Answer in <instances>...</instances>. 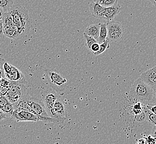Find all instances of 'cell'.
Returning <instances> with one entry per match:
<instances>
[{"instance_id": "cell-10", "label": "cell", "mask_w": 156, "mask_h": 144, "mask_svg": "<svg viewBox=\"0 0 156 144\" xmlns=\"http://www.w3.org/2000/svg\"><path fill=\"white\" fill-rule=\"evenodd\" d=\"M47 77L49 83L57 88H63L66 84V79L63 77L60 74L55 70H48Z\"/></svg>"}, {"instance_id": "cell-21", "label": "cell", "mask_w": 156, "mask_h": 144, "mask_svg": "<svg viewBox=\"0 0 156 144\" xmlns=\"http://www.w3.org/2000/svg\"><path fill=\"white\" fill-rule=\"evenodd\" d=\"M93 2L98 3L103 7H108L117 3V0H93Z\"/></svg>"}, {"instance_id": "cell-26", "label": "cell", "mask_w": 156, "mask_h": 144, "mask_svg": "<svg viewBox=\"0 0 156 144\" xmlns=\"http://www.w3.org/2000/svg\"><path fill=\"white\" fill-rule=\"evenodd\" d=\"M5 37L3 34V26L2 20H0V41L2 42L5 40Z\"/></svg>"}, {"instance_id": "cell-12", "label": "cell", "mask_w": 156, "mask_h": 144, "mask_svg": "<svg viewBox=\"0 0 156 144\" xmlns=\"http://www.w3.org/2000/svg\"><path fill=\"white\" fill-rule=\"evenodd\" d=\"M121 9V7L119 3L111 7H104L102 20L108 22L112 21L120 13Z\"/></svg>"}, {"instance_id": "cell-24", "label": "cell", "mask_w": 156, "mask_h": 144, "mask_svg": "<svg viewBox=\"0 0 156 144\" xmlns=\"http://www.w3.org/2000/svg\"><path fill=\"white\" fill-rule=\"evenodd\" d=\"M5 62V60L3 59V58L0 57V81L5 78V73H4V70L3 69V63Z\"/></svg>"}, {"instance_id": "cell-11", "label": "cell", "mask_w": 156, "mask_h": 144, "mask_svg": "<svg viewBox=\"0 0 156 144\" xmlns=\"http://www.w3.org/2000/svg\"><path fill=\"white\" fill-rule=\"evenodd\" d=\"M53 112H54V118L60 121H64L66 119V110L65 107L62 100L58 98L55 100L53 105Z\"/></svg>"}, {"instance_id": "cell-6", "label": "cell", "mask_w": 156, "mask_h": 144, "mask_svg": "<svg viewBox=\"0 0 156 144\" xmlns=\"http://www.w3.org/2000/svg\"><path fill=\"white\" fill-rule=\"evenodd\" d=\"M3 69L5 78L10 81L27 83L24 74L16 67L5 61L3 64Z\"/></svg>"}, {"instance_id": "cell-3", "label": "cell", "mask_w": 156, "mask_h": 144, "mask_svg": "<svg viewBox=\"0 0 156 144\" xmlns=\"http://www.w3.org/2000/svg\"><path fill=\"white\" fill-rule=\"evenodd\" d=\"M28 83L12 81L9 90L6 94V98L14 108L21 100L24 99L27 94Z\"/></svg>"}, {"instance_id": "cell-25", "label": "cell", "mask_w": 156, "mask_h": 144, "mask_svg": "<svg viewBox=\"0 0 156 144\" xmlns=\"http://www.w3.org/2000/svg\"><path fill=\"white\" fill-rule=\"evenodd\" d=\"M9 102L6 96L0 95V108L3 107L4 105H6Z\"/></svg>"}, {"instance_id": "cell-2", "label": "cell", "mask_w": 156, "mask_h": 144, "mask_svg": "<svg viewBox=\"0 0 156 144\" xmlns=\"http://www.w3.org/2000/svg\"><path fill=\"white\" fill-rule=\"evenodd\" d=\"M155 92L139 78L134 81L129 90L132 99L142 103H150L153 100Z\"/></svg>"}, {"instance_id": "cell-9", "label": "cell", "mask_w": 156, "mask_h": 144, "mask_svg": "<svg viewBox=\"0 0 156 144\" xmlns=\"http://www.w3.org/2000/svg\"><path fill=\"white\" fill-rule=\"evenodd\" d=\"M140 78L144 83L149 85L156 92V67L147 70L144 72Z\"/></svg>"}, {"instance_id": "cell-27", "label": "cell", "mask_w": 156, "mask_h": 144, "mask_svg": "<svg viewBox=\"0 0 156 144\" xmlns=\"http://www.w3.org/2000/svg\"><path fill=\"white\" fill-rule=\"evenodd\" d=\"M99 45H100V43H99L98 42H96L91 46L90 50H91V51L94 54L99 51Z\"/></svg>"}, {"instance_id": "cell-16", "label": "cell", "mask_w": 156, "mask_h": 144, "mask_svg": "<svg viewBox=\"0 0 156 144\" xmlns=\"http://www.w3.org/2000/svg\"><path fill=\"white\" fill-rule=\"evenodd\" d=\"M142 106V111L144 114L145 119H146L150 123L153 125V126H155L156 124V114L151 111L148 109H147L143 103Z\"/></svg>"}, {"instance_id": "cell-7", "label": "cell", "mask_w": 156, "mask_h": 144, "mask_svg": "<svg viewBox=\"0 0 156 144\" xmlns=\"http://www.w3.org/2000/svg\"><path fill=\"white\" fill-rule=\"evenodd\" d=\"M58 98L57 93L53 89H49L45 90L42 94L41 100L44 105L46 111L50 117L54 118L53 105Z\"/></svg>"}, {"instance_id": "cell-15", "label": "cell", "mask_w": 156, "mask_h": 144, "mask_svg": "<svg viewBox=\"0 0 156 144\" xmlns=\"http://www.w3.org/2000/svg\"><path fill=\"white\" fill-rule=\"evenodd\" d=\"M3 34L5 37H8L10 39H21L16 26L3 27Z\"/></svg>"}, {"instance_id": "cell-20", "label": "cell", "mask_w": 156, "mask_h": 144, "mask_svg": "<svg viewBox=\"0 0 156 144\" xmlns=\"http://www.w3.org/2000/svg\"><path fill=\"white\" fill-rule=\"evenodd\" d=\"M110 47V41L107 38L104 42L101 43H100L99 49L98 51L95 53V56H99L100 54H102L104 52Z\"/></svg>"}, {"instance_id": "cell-17", "label": "cell", "mask_w": 156, "mask_h": 144, "mask_svg": "<svg viewBox=\"0 0 156 144\" xmlns=\"http://www.w3.org/2000/svg\"><path fill=\"white\" fill-rule=\"evenodd\" d=\"M11 83L12 81L8 80L5 77L0 81V94L2 95H6L7 92L9 90Z\"/></svg>"}, {"instance_id": "cell-29", "label": "cell", "mask_w": 156, "mask_h": 144, "mask_svg": "<svg viewBox=\"0 0 156 144\" xmlns=\"http://www.w3.org/2000/svg\"><path fill=\"white\" fill-rule=\"evenodd\" d=\"M5 12L3 9L0 8V20H2L4 12Z\"/></svg>"}, {"instance_id": "cell-8", "label": "cell", "mask_w": 156, "mask_h": 144, "mask_svg": "<svg viewBox=\"0 0 156 144\" xmlns=\"http://www.w3.org/2000/svg\"><path fill=\"white\" fill-rule=\"evenodd\" d=\"M26 101L30 108V113L42 117H49L42 100L27 95Z\"/></svg>"}, {"instance_id": "cell-28", "label": "cell", "mask_w": 156, "mask_h": 144, "mask_svg": "<svg viewBox=\"0 0 156 144\" xmlns=\"http://www.w3.org/2000/svg\"><path fill=\"white\" fill-rule=\"evenodd\" d=\"M6 118H7V117L6 116L5 114L3 113L2 111L0 110V121H2V120L5 119Z\"/></svg>"}, {"instance_id": "cell-5", "label": "cell", "mask_w": 156, "mask_h": 144, "mask_svg": "<svg viewBox=\"0 0 156 144\" xmlns=\"http://www.w3.org/2000/svg\"><path fill=\"white\" fill-rule=\"evenodd\" d=\"M108 38L110 42H118L123 39L125 30L123 26L119 22L110 21L106 23Z\"/></svg>"}, {"instance_id": "cell-19", "label": "cell", "mask_w": 156, "mask_h": 144, "mask_svg": "<svg viewBox=\"0 0 156 144\" xmlns=\"http://www.w3.org/2000/svg\"><path fill=\"white\" fill-rule=\"evenodd\" d=\"M0 110L6 115L7 117H11L12 113L15 110V108L11 103L9 102L6 105H4L3 107L0 108Z\"/></svg>"}, {"instance_id": "cell-14", "label": "cell", "mask_w": 156, "mask_h": 144, "mask_svg": "<svg viewBox=\"0 0 156 144\" xmlns=\"http://www.w3.org/2000/svg\"><path fill=\"white\" fill-rule=\"evenodd\" d=\"M100 23L91 24L85 28L84 33L88 36L93 37L94 39L98 41V37H99V32H100Z\"/></svg>"}, {"instance_id": "cell-4", "label": "cell", "mask_w": 156, "mask_h": 144, "mask_svg": "<svg viewBox=\"0 0 156 144\" xmlns=\"http://www.w3.org/2000/svg\"><path fill=\"white\" fill-rule=\"evenodd\" d=\"M11 117L17 122L20 121H32L36 122L42 121L44 123H57L59 121L56 119L50 117H42L37 115L29 111L23 110L15 109Z\"/></svg>"}, {"instance_id": "cell-13", "label": "cell", "mask_w": 156, "mask_h": 144, "mask_svg": "<svg viewBox=\"0 0 156 144\" xmlns=\"http://www.w3.org/2000/svg\"><path fill=\"white\" fill-rule=\"evenodd\" d=\"M104 7L100 5L98 3L92 2L89 4V9L92 16L95 18L102 20L103 12Z\"/></svg>"}, {"instance_id": "cell-30", "label": "cell", "mask_w": 156, "mask_h": 144, "mask_svg": "<svg viewBox=\"0 0 156 144\" xmlns=\"http://www.w3.org/2000/svg\"><path fill=\"white\" fill-rule=\"evenodd\" d=\"M151 2V3L153 5V6H156V0H148Z\"/></svg>"}, {"instance_id": "cell-22", "label": "cell", "mask_w": 156, "mask_h": 144, "mask_svg": "<svg viewBox=\"0 0 156 144\" xmlns=\"http://www.w3.org/2000/svg\"><path fill=\"white\" fill-rule=\"evenodd\" d=\"M13 5V0H0V8L5 12L7 11Z\"/></svg>"}, {"instance_id": "cell-18", "label": "cell", "mask_w": 156, "mask_h": 144, "mask_svg": "<svg viewBox=\"0 0 156 144\" xmlns=\"http://www.w3.org/2000/svg\"><path fill=\"white\" fill-rule=\"evenodd\" d=\"M107 38H108V30H107L106 23H100L99 37L97 41L99 43H101Z\"/></svg>"}, {"instance_id": "cell-23", "label": "cell", "mask_w": 156, "mask_h": 144, "mask_svg": "<svg viewBox=\"0 0 156 144\" xmlns=\"http://www.w3.org/2000/svg\"><path fill=\"white\" fill-rule=\"evenodd\" d=\"M83 35H84V39L85 40V45L89 49H90V47L92 45H93L94 43H95L96 42H98L96 39H94L93 37L88 36L85 33H84Z\"/></svg>"}, {"instance_id": "cell-1", "label": "cell", "mask_w": 156, "mask_h": 144, "mask_svg": "<svg viewBox=\"0 0 156 144\" xmlns=\"http://www.w3.org/2000/svg\"><path fill=\"white\" fill-rule=\"evenodd\" d=\"M7 11L12 16L20 38L27 36L32 26V20L28 10L20 5H13Z\"/></svg>"}]
</instances>
